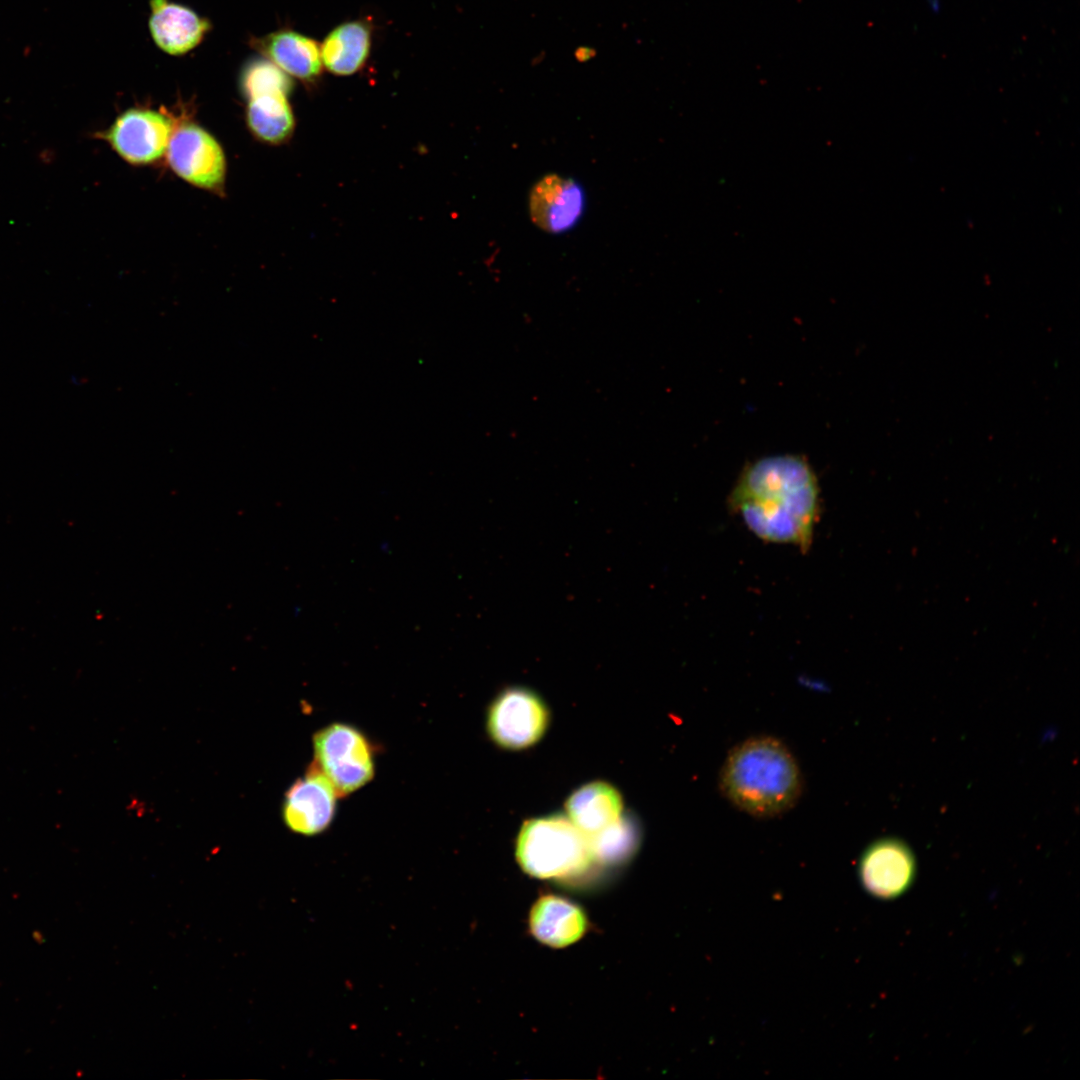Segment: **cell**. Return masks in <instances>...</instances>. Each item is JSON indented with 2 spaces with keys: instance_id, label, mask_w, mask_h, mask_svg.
Instances as JSON below:
<instances>
[{
  "instance_id": "obj_18",
  "label": "cell",
  "mask_w": 1080,
  "mask_h": 1080,
  "mask_svg": "<svg viewBox=\"0 0 1080 1080\" xmlns=\"http://www.w3.org/2000/svg\"><path fill=\"white\" fill-rule=\"evenodd\" d=\"M241 87L247 98L266 94L288 95L292 82L285 72L271 61L258 59L251 62L241 77Z\"/></svg>"
},
{
  "instance_id": "obj_11",
  "label": "cell",
  "mask_w": 1080,
  "mask_h": 1080,
  "mask_svg": "<svg viewBox=\"0 0 1080 1080\" xmlns=\"http://www.w3.org/2000/svg\"><path fill=\"white\" fill-rule=\"evenodd\" d=\"M530 933L540 943L553 948L574 944L586 933L588 921L583 909L555 894L539 897L529 913Z\"/></svg>"
},
{
  "instance_id": "obj_14",
  "label": "cell",
  "mask_w": 1080,
  "mask_h": 1080,
  "mask_svg": "<svg viewBox=\"0 0 1080 1080\" xmlns=\"http://www.w3.org/2000/svg\"><path fill=\"white\" fill-rule=\"evenodd\" d=\"M568 818L590 835L615 822L622 815L620 793L610 784L597 781L581 786L569 797Z\"/></svg>"
},
{
  "instance_id": "obj_6",
  "label": "cell",
  "mask_w": 1080,
  "mask_h": 1080,
  "mask_svg": "<svg viewBox=\"0 0 1080 1080\" xmlns=\"http://www.w3.org/2000/svg\"><path fill=\"white\" fill-rule=\"evenodd\" d=\"M174 127L173 119L167 114L131 108L94 136L107 142L122 160L142 166L152 164L165 155Z\"/></svg>"
},
{
  "instance_id": "obj_13",
  "label": "cell",
  "mask_w": 1080,
  "mask_h": 1080,
  "mask_svg": "<svg viewBox=\"0 0 1080 1080\" xmlns=\"http://www.w3.org/2000/svg\"><path fill=\"white\" fill-rule=\"evenodd\" d=\"M254 42L258 51L290 76L311 81L321 72L320 45L298 32L281 30Z\"/></svg>"
},
{
  "instance_id": "obj_8",
  "label": "cell",
  "mask_w": 1080,
  "mask_h": 1080,
  "mask_svg": "<svg viewBox=\"0 0 1080 1080\" xmlns=\"http://www.w3.org/2000/svg\"><path fill=\"white\" fill-rule=\"evenodd\" d=\"M858 872L866 892L878 899L891 900L911 887L916 875V859L902 840L884 838L865 849Z\"/></svg>"
},
{
  "instance_id": "obj_15",
  "label": "cell",
  "mask_w": 1080,
  "mask_h": 1080,
  "mask_svg": "<svg viewBox=\"0 0 1080 1080\" xmlns=\"http://www.w3.org/2000/svg\"><path fill=\"white\" fill-rule=\"evenodd\" d=\"M371 42L367 24L351 21L336 27L321 45L325 67L336 75H351L365 63Z\"/></svg>"
},
{
  "instance_id": "obj_19",
  "label": "cell",
  "mask_w": 1080,
  "mask_h": 1080,
  "mask_svg": "<svg viewBox=\"0 0 1080 1080\" xmlns=\"http://www.w3.org/2000/svg\"><path fill=\"white\" fill-rule=\"evenodd\" d=\"M925 1H926V3L928 4V7L930 8V10L933 13H939L940 12V10H941V2H940V0H925Z\"/></svg>"
},
{
  "instance_id": "obj_10",
  "label": "cell",
  "mask_w": 1080,
  "mask_h": 1080,
  "mask_svg": "<svg viewBox=\"0 0 1080 1080\" xmlns=\"http://www.w3.org/2000/svg\"><path fill=\"white\" fill-rule=\"evenodd\" d=\"M585 193L574 179L549 174L538 180L529 193V215L544 232L560 234L571 230L585 210Z\"/></svg>"
},
{
  "instance_id": "obj_4",
  "label": "cell",
  "mask_w": 1080,
  "mask_h": 1080,
  "mask_svg": "<svg viewBox=\"0 0 1080 1080\" xmlns=\"http://www.w3.org/2000/svg\"><path fill=\"white\" fill-rule=\"evenodd\" d=\"M313 765L327 778L338 797L363 787L374 776V751L356 727L332 723L313 736Z\"/></svg>"
},
{
  "instance_id": "obj_7",
  "label": "cell",
  "mask_w": 1080,
  "mask_h": 1080,
  "mask_svg": "<svg viewBox=\"0 0 1080 1080\" xmlns=\"http://www.w3.org/2000/svg\"><path fill=\"white\" fill-rule=\"evenodd\" d=\"M548 721V710L540 697L525 688H509L491 704L487 728L496 744L522 749L543 736Z\"/></svg>"
},
{
  "instance_id": "obj_17",
  "label": "cell",
  "mask_w": 1080,
  "mask_h": 1080,
  "mask_svg": "<svg viewBox=\"0 0 1080 1080\" xmlns=\"http://www.w3.org/2000/svg\"><path fill=\"white\" fill-rule=\"evenodd\" d=\"M587 836L595 863L613 866L630 859L640 840L638 826L631 818L622 815L612 824Z\"/></svg>"
},
{
  "instance_id": "obj_1",
  "label": "cell",
  "mask_w": 1080,
  "mask_h": 1080,
  "mask_svg": "<svg viewBox=\"0 0 1080 1080\" xmlns=\"http://www.w3.org/2000/svg\"><path fill=\"white\" fill-rule=\"evenodd\" d=\"M728 506L761 540L807 552L820 514L817 477L801 456H765L745 466Z\"/></svg>"
},
{
  "instance_id": "obj_16",
  "label": "cell",
  "mask_w": 1080,
  "mask_h": 1080,
  "mask_svg": "<svg viewBox=\"0 0 1080 1080\" xmlns=\"http://www.w3.org/2000/svg\"><path fill=\"white\" fill-rule=\"evenodd\" d=\"M246 123L253 136L264 143L285 142L295 126L287 95L266 93L248 98Z\"/></svg>"
},
{
  "instance_id": "obj_5",
  "label": "cell",
  "mask_w": 1080,
  "mask_h": 1080,
  "mask_svg": "<svg viewBox=\"0 0 1080 1080\" xmlns=\"http://www.w3.org/2000/svg\"><path fill=\"white\" fill-rule=\"evenodd\" d=\"M170 169L188 184L221 193L226 178V157L220 143L193 122L175 125L166 151Z\"/></svg>"
},
{
  "instance_id": "obj_9",
  "label": "cell",
  "mask_w": 1080,
  "mask_h": 1080,
  "mask_svg": "<svg viewBox=\"0 0 1080 1080\" xmlns=\"http://www.w3.org/2000/svg\"><path fill=\"white\" fill-rule=\"evenodd\" d=\"M337 797L327 778L311 763L305 775L286 792L282 806L284 823L298 834H319L334 818Z\"/></svg>"
},
{
  "instance_id": "obj_3",
  "label": "cell",
  "mask_w": 1080,
  "mask_h": 1080,
  "mask_svg": "<svg viewBox=\"0 0 1080 1080\" xmlns=\"http://www.w3.org/2000/svg\"><path fill=\"white\" fill-rule=\"evenodd\" d=\"M516 858L529 875L554 880L576 878L595 863L587 834L561 815L525 822L516 842Z\"/></svg>"
},
{
  "instance_id": "obj_12",
  "label": "cell",
  "mask_w": 1080,
  "mask_h": 1080,
  "mask_svg": "<svg viewBox=\"0 0 1080 1080\" xmlns=\"http://www.w3.org/2000/svg\"><path fill=\"white\" fill-rule=\"evenodd\" d=\"M149 28L155 44L170 55H183L203 40L210 24L190 8L169 0H151Z\"/></svg>"
},
{
  "instance_id": "obj_2",
  "label": "cell",
  "mask_w": 1080,
  "mask_h": 1080,
  "mask_svg": "<svg viewBox=\"0 0 1080 1080\" xmlns=\"http://www.w3.org/2000/svg\"><path fill=\"white\" fill-rule=\"evenodd\" d=\"M720 788L737 808L770 817L795 805L802 782L799 767L782 742L755 737L730 751L720 772Z\"/></svg>"
}]
</instances>
